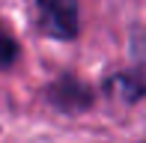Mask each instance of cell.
I'll list each match as a JSON object with an SVG mask.
<instances>
[{
  "label": "cell",
  "mask_w": 146,
  "mask_h": 143,
  "mask_svg": "<svg viewBox=\"0 0 146 143\" xmlns=\"http://www.w3.org/2000/svg\"><path fill=\"white\" fill-rule=\"evenodd\" d=\"M15 63H18V42H15L9 33L0 30V72L12 69Z\"/></svg>",
  "instance_id": "277c9868"
},
{
  "label": "cell",
  "mask_w": 146,
  "mask_h": 143,
  "mask_svg": "<svg viewBox=\"0 0 146 143\" xmlns=\"http://www.w3.org/2000/svg\"><path fill=\"white\" fill-rule=\"evenodd\" d=\"M48 101L63 113H81L92 105V89L75 75H63L48 87Z\"/></svg>",
  "instance_id": "7a4b0ae2"
},
{
  "label": "cell",
  "mask_w": 146,
  "mask_h": 143,
  "mask_svg": "<svg viewBox=\"0 0 146 143\" xmlns=\"http://www.w3.org/2000/svg\"><path fill=\"white\" fill-rule=\"evenodd\" d=\"M108 87L113 89L119 99H125V101H140V95H143V81H140V75H116Z\"/></svg>",
  "instance_id": "3957f363"
},
{
  "label": "cell",
  "mask_w": 146,
  "mask_h": 143,
  "mask_svg": "<svg viewBox=\"0 0 146 143\" xmlns=\"http://www.w3.org/2000/svg\"><path fill=\"white\" fill-rule=\"evenodd\" d=\"M39 9V27L51 39H69L78 36V0H36Z\"/></svg>",
  "instance_id": "6da1fadb"
}]
</instances>
